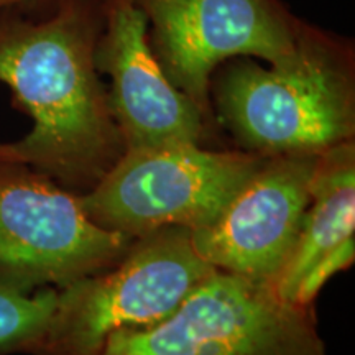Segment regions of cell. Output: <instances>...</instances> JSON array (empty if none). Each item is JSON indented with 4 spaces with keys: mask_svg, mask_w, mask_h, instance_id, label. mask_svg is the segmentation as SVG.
Wrapping results in <instances>:
<instances>
[{
    "mask_svg": "<svg viewBox=\"0 0 355 355\" xmlns=\"http://www.w3.org/2000/svg\"><path fill=\"white\" fill-rule=\"evenodd\" d=\"M101 0H60L50 12H0V81L32 117L0 157L32 166L66 189H91L125 152L96 46Z\"/></svg>",
    "mask_w": 355,
    "mask_h": 355,
    "instance_id": "6da1fadb",
    "label": "cell"
},
{
    "mask_svg": "<svg viewBox=\"0 0 355 355\" xmlns=\"http://www.w3.org/2000/svg\"><path fill=\"white\" fill-rule=\"evenodd\" d=\"M212 87L222 123L245 152L321 153L354 140V53L316 26L304 24L283 63L237 58Z\"/></svg>",
    "mask_w": 355,
    "mask_h": 355,
    "instance_id": "7a4b0ae2",
    "label": "cell"
},
{
    "mask_svg": "<svg viewBox=\"0 0 355 355\" xmlns=\"http://www.w3.org/2000/svg\"><path fill=\"white\" fill-rule=\"evenodd\" d=\"M212 270L188 229L137 237L115 265L56 288L55 311L28 355H99L114 332L166 319Z\"/></svg>",
    "mask_w": 355,
    "mask_h": 355,
    "instance_id": "3957f363",
    "label": "cell"
},
{
    "mask_svg": "<svg viewBox=\"0 0 355 355\" xmlns=\"http://www.w3.org/2000/svg\"><path fill=\"white\" fill-rule=\"evenodd\" d=\"M99 355H327L309 306L275 286L212 272L163 321L117 331Z\"/></svg>",
    "mask_w": 355,
    "mask_h": 355,
    "instance_id": "277c9868",
    "label": "cell"
},
{
    "mask_svg": "<svg viewBox=\"0 0 355 355\" xmlns=\"http://www.w3.org/2000/svg\"><path fill=\"white\" fill-rule=\"evenodd\" d=\"M265 155L199 144L125 150L81 204L101 227L137 239L165 227L206 229L219 219Z\"/></svg>",
    "mask_w": 355,
    "mask_h": 355,
    "instance_id": "5b68a950",
    "label": "cell"
},
{
    "mask_svg": "<svg viewBox=\"0 0 355 355\" xmlns=\"http://www.w3.org/2000/svg\"><path fill=\"white\" fill-rule=\"evenodd\" d=\"M135 239L97 225L81 198L32 166L0 157V282L63 288L117 263Z\"/></svg>",
    "mask_w": 355,
    "mask_h": 355,
    "instance_id": "8992f818",
    "label": "cell"
},
{
    "mask_svg": "<svg viewBox=\"0 0 355 355\" xmlns=\"http://www.w3.org/2000/svg\"><path fill=\"white\" fill-rule=\"evenodd\" d=\"M137 2L166 78L206 115L217 66L235 58L283 63L298 48L304 26L279 0Z\"/></svg>",
    "mask_w": 355,
    "mask_h": 355,
    "instance_id": "52a82bcc",
    "label": "cell"
},
{
    "mask_svg": "<svg viewBox=\"0 0 355 355\" xmlns=\"http://www.w3.org/2000/svg\"><path fill=\"white\" fill-rule=\"evenodd\" d=\"M318 158L265 155L219 219L191 232L198 254L222 272L275 285L298 241Z\"/></svg>",
    "mask_w": 355,
    "mask_h": 355,
    "instance_id": "ba28073f",
    "label": "cell"
},
{
    "mask_svg": "<svg viewBox=\"0 0 355 355\" xmlns=\"http://www.w3.org/2000/svg\"><path fill=\"white\" fill-rule=\"evenodd\" d=\"M97 71L110 78L109 104L125 150L201 144L206 114L166 78L137 0H101Z\"/></svg>",
    "mask_w": 355,
    "mask_h": 355,
    "instance_id": "9c48e42d",
    "label": "cell"
},
{
    "mask_svg": "<svg viewBox=\"0 0 355 355\" xmlns=\"http://www.w3.org/2000/svg\"><path fill=\"white\" fill-rule=\"evenodd\" d=\"M311 199L298 241L275 282L279 298L295 304L311 270L355 232V145H336L319 153L309 186Z\"/></svg>",
    "mask_w": 355,
    "mask_h": 355,
    "instance_id": "30bf717a",
    "label": "cell"
},
{
    "mask_svg": "<svg viewBox=\"0 0 355 355\" xmlns=\"http://www.w3.org/2000/svg\"><path fill=\"white\" fill-rule=\"evenodd\" d=\"M56 288L26 291L0 282V355L28 354L48 326Z\"/></svg>",
    "mask_w": 355,
    "mask_h": 355,
    "instance_id": "8fae6325",
    "label": "cell"
},
{
    "mask_svg": "<svg viewBox=\"0 0 355 355\" xmlns=\"http://www.w3.org/2000/svg\"><path fill=\"white\" fill-rule=\"evenodd\" d=\"M355 259V239H349L340 243L334 252L326 255L319 263L311 270V273L301 283L298 293H296L295 304L309 306L311 301L318 296L321 288L326 285L336 273L349 268Z\"/></svg>",
    "mask_w": 355,
    "mask_h": 355,
    "instance_id": "7c38bea8",
    "label": "cell"
},
{
    "mask_svg": "<svg viewBox=\"0 0 355 355\" xmlns=\"http://www.w3.org/2000/svg\"><path fill=\"white\" fill-rule=\"evenodd\" d=\"M60 0H0V12L19 10L24 13H46Z\"/></svg>",
    "mask_w": 355,
    "mask_h": 355,
    "instance_id": "4fadbf2b",
    "label": "cell"
}]
</instances>
